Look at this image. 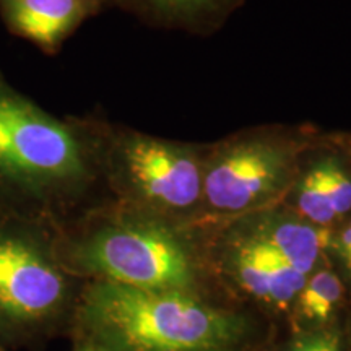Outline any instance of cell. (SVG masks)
Segmentation results:
<instances>
[{"instance_id":"1","label":"cell","mask_w":351,"mask_h":351,"mask_svg":"<svg viewBox=\"0 0 351 351\" xmlns=\"http://www.w3.org/2000/svg\"><path fill=\"white\" fill-rule=\"evenodd\" d=\"M103 169V147L16 90L0 70V212L41 219Z\"/></svg>"},{"instance_id":"2","label":"cell","mask_w":351,"mask_h":351,"mask_svg":"<svg viewBox=\"0 0 351 351\" xmlns=\"http://www.w3.org/2000/svg\"><path fill=\"white\" fill-rule=\"evenodd\" d=\"M85 315L122 351H215L232 322L187 291H155L98 280L85 295Z\"/></svg>"},{"instance_id":"3","label":"cell","mask_w":351,"mask_h":351,"mask_svg":"<svg viewBox=\"0 0 351 351\" xmlns=\"http://www.w3.org/2000/svg\"><path fill=\"white\" fill-rule=\"evenodd\" d=\"M78 271L98 280L155 291H187L192 265L165 226L129 215L106 219L62 252Z\"/></svg>"},{"instance_id":"4","label":"cell","mask_w":351,"mask_h":351,"mask_svg":"<svg viewBox=\"0 0 351 351\" xmlns=\"http://www.w3.org/2000/svg\"><path fill=\"white\" fill-rule=\"evenodd\" d=\"M59 258L38 219L0 212L2 322H39L64 304L67 276Z\"/></svg>"},{"instance_id":"5","label":"cell","mask_w":351,"mask_h":351,"mask_svg":"<svg viewBox=\"0 0 351 351\" xmlns=\"http://www.w3.org/2000/svg\"><path fill=\"white\" fill-rule=\"evenodd\" d=\"M103 171L129 199L158 208L184 210L202 197L204 166L186 148L127 132L103 147Z\"/></svg>"},{"instance_id":"6","label":"cell","mask_w":351,"mask_h":351,"mask_svg":"<svg viewBox=\"0 0 351 351\" xmlns=\"http://www.w3.org/2000/svg\"><path fill=\"white\" fill-rule=\"evenodd\" d=\"M296 150L276 138H245L218 152L204 166L202 197L221 212H241L267 200L285 186Z\"/></svg>"},{"instance_id":"7","label":"cell","mask_w":351,"mask_h":351,"mask_svg":"<svg viewBox=\"0 0 351 351\" xmlns=\"http://www.w3.org/2000/svg\"><path fill=\"white\" fill-rule=\"evenodd\" d=\"M106 0H0V16L15 36L47 54L99 10Z\"/></svg>"},{"instance_id":"8","label":"cell","mask_w":351,"mask_h":351,"mask_svg":"<svg viewBox=\"0 0 351 351\" xmlns=\"http://www.w3.org/2000/svg\"><path fill=\"white\" fill-rule=\"evenodd\" d=\"M239 283L258 300L285 307L296 300L307 276L293 269L256 236L241 239L232 256Z\"/></svg>"},{"instance_id":"9","label":"cell","mask_w":351,"mask_h":351,"mask_svg":"<svg viewBox=\"0 0 351 351\" xmlns=\"http://www.w3.org/2000/svg\"><path fill=\"white\" fill-rule=\"evenodd\" d=\"M252 236L306 276L314 270L319 257L332 244V236L326 228L276 217L258 226Z\"/></svg>"},{"instance_id":"10","label":"cell","mask_w":351,"mask_h":351,"mask_svg":"<svg viewBox=\"0 0 351 351\" xmlns=\"http://www.w3.org/2000/svg\"><path fill=\"white\" fill-rule=\"evenodd\" d=\"M343 295L340 278L332 270H320L306 280L298 295L300 313L307 319L327 320Z\"/></svg>"},{"instance_id":"11","label":"cell","mask_w":351,"mask_h":351,"mask_svg":"<svg viewBox=\"0 0 351 351\" xmlns=\"http://www.w3.org/2000/svg\"><path fill=\"white\" fill-rule=\"evenodd\" d=\"M160 20H199L223 12L236 0H122Z\"/></svg>"},{"instance_id":"12","label":"cell","mask_w":351,"mask_h":351,"mask_svg":"<svg viewBox=\"0 0 351 351\" xmlns=\"http://www.w3.org/2000/svg\"><path fill=\"white\" fill-rule=\"evenodd\" d=\"M296 205L307 221L315 226L326 228L337 219L315 163L306 171L296 189Z\"/></svg>"},{"instance_id":"13","label":"cell","mask_w":351,"mask_h":351,"mask_svg":"<svg viewBox=\"0 0 351 351\" xmlns=\"http://www.w3.org/2000/svg\"><path fill=\"white\" fill-rule=\"evenodd\" d=\"M337 218L351 212V174L340 160L327 156L315 163Z\"/></svg>"},{"instance_id":"14","label":"cell","mask_w":351,"mask_h":351,"mask_svg":"<svg viewBox=\"0 0 351 351\" xmlns=\"http://www.w3.org/2000/svg\"><path fill=\"white\" fill-rule=\"evenodd\" d=\"M293 351H340V346L333 335H313L298 341Z\"/></svg>"},{"instance_id":"15","label":"cell","mask_w":351,"mask_h":351,"mask_svg":"<svg viewBox=\"0 0 351 351\" xmlns=\"http://www.w3.org/2000/svg\"><path fill=\"white\" fill-rule=\"evenodd\" d=\"M330 245L335 247L337 254H339L341 262H343L345 269L348 270L351 275V219L337 238H332Z\"/></svg>"}]
</instances>
